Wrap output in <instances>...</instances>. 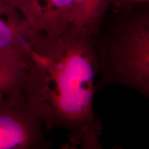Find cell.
<instances>
[{"label":"cell","instance_id":"obj_1","mask_svg":"<svg viewBox=\"0 0 149 149\" xmlns=\"http://www.w3.org/2000/svg\"><path fill=\"white\" fill-rule=\"evenodd\" d=\"M94 33L70 25L58 33L34 31L29 40L23 90L46 129L66 130L68 146L102 149V121L94 111L99 67Z\"/></svg>","mask_w":149,"mask_h":149},{"label":"cell","instance_id":"obj_2","mask_svg":"<svg viewBox=\"0 0 149 149\" xmlns=\"http://www.w3.org/2000/svg\"><path fill=\"white\" fill-rule=\"evenodd\" d=\"M97 91L110 86L149 97V3L108 12L94 35Z\"/></svg>","mask_w":149,"mask_h":149},{"label":"cell","instance_id":"obj_3","mask_svg":"<svg viewBox=\"0 0 149 149\" xmlns=\"http://www.w3.org/2000/svg\"><path fill=\"white\" fill-rule=\"evenodd\" d=\"M44 124L23 94L0 91V149H48Z\"/></svg>","mask_w":149,"mask_h":149},{"label":"cell","instance_id":"obj_4","mask_svg":"<svg viewBox=\"0 0 149 149\" xmlns=\"http://www.w3.org/2000/svg\"><path fill=\"white\" fill-rule=\"evenodd\" d=\"M30 26L43 33H58L72 24L74 0H4Z\"/></svg>","mask_w":149,"mask_h":149},{"label":"cell","instance_id":"obj_5","mask_svg":"<svg viewBox=\"0 0 149 149\" xmlns=\"http://www.w3.org/2000/svg\"><path fill=\"white\" fill-rule=\"evenodd\" d=\"M34 29L10 3L0 0V53L25 70L29 54L28 40Z\"/></svg>","mask_w":149,"mask_h":149},{"label":"cell","instance_id":"obj_6","mask_svg":"<svg viewBox=\"0 0 149 149\" xmlns=\"http://www.w3.org/2000/svg\"><path fill=\"white\" fill-rule=\"evenodd\" d=\"M112 8V0H74L72 25L88 29L95 34Z\"/></svg>","mask_w":149,"mask_h":149},{"label":"cell","instance_id":"obj_7","mask_svg":"<svg viewBox=\"0 0 149 149\" xmlns=\"http://www.w3.org/2000/svg\"><path fill=\"white\" fill-rule=\"evenodd\" d=\"M24 74L23 67L0 53V91L24 95Z\"/></svg>","mask_w":149,"mask_h":149},{"label":"cell","instance_id":"obj_8","mask_svg":"<svg viewBox=\"0 0 149 149\" xmlns=\"http://www.w3.org/2000/svg\"><path fill=\"white\" fill-rule=\"evenodd\" d=\"M146 3H149V0H112V8H128Z\"/></svg>","mask_w":149,"mask_h":149}]
</instances>
